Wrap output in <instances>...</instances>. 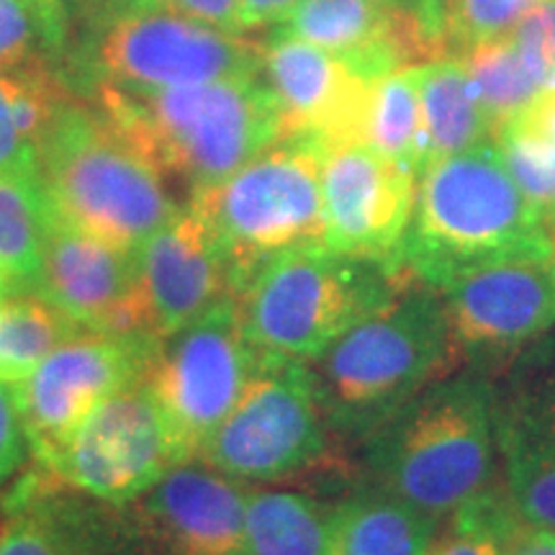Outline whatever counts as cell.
<instances>
[{"label":"cell","instance_id":"17","mask_svg":"<svg viewBox=\"0 0 555 555\" xmlns=\"http://www.w3.org/2000/svg\"><path fill=\"white\" fill-rule=\"evenodd\" d=\"M144 314L155 339L170 337L227 298L237 296L229 255L191 206L178 208L134 247Z\"/></svg>","mask_w":555,"mask_h":555},{"label":"cell","instance_id":"22","mask_svg":"<svg viewBox=\"0 0 555 555\" xmlns=\"http://www.w3.org/2000/svg\"><path fill=\"white\" fill-rule=\"evenodd\" d=\"M437 519L384 489L335 504L327 555H427Z\"/></svg>","mask_w":555,"mask_h":555},{"label":"cell","instance_id":"35","mask_svg":"<svg viewBox=\"0 0 555 555\" xmlns=\"http://www.w3.org/2000/svg\"><path fill=\"white\" fill-rule=\"evenodd\" d=\"M427 555H504L502 545L483 532L470 530V527L455 525L453 532L433 540Z\"/></svg>","mask_w":555,"mask_h":555},{"label":"cell","instance_id":"6","mask_svg":"<svg viewBox=\"0 0 555 555\" xmlns=\"http://www.w3.org/2000/svg\"><path fill=\"white\" fill-rule=\"evenodd\" d=\"M378 489L442 519L491 489L494 397L478 380L433 384L371 429Z\"/></svg>","mask_w":555,"mask_h":555},{"label":"cell","instance_id":"14","mask_svg":"<svg viewBox=\"0 0 555 555\" xmlns=\"http://www.w3.org/2000/svg\"><path fill=\"white\" fill-rule=\"evenodd\" d=\"M249 494L247 483L198 457L178 463L147 494L124 506L131 555H247Z\"/></svg>","mask_w":555,"mask_h":555},{"label":"cell","instance_id":"21","mask_svg":"<svg viewBox=\"0 0 555 555\" xmlns=\"http://www.w3.org/2000/svg\"><path fill=\"white\" fill-rule=\"evenodd\" d=\"M414 75L425 119L427 165L483 142H494V121L478 99L461 60L448 54L427 65H416Z\"/></svg>","mask_w":555,"mask_h":555},{"label":"cell","instance_id":"42","mask_svg":"<svg viewBox=\"0 0 555 555\" xmlns=\"http://www.w3.org/2000/svg\"><path fill=\"white\" fill-rule=\"evenodd\" d=\"M0 75H3V73H0Z\"/></svg>","mask_w":555,"mask_h":555},{"label":"cell","instance_id":"15","mask_svg":"<svg viewBox=\"0 0 555 555\" xmlns=\"http://www.w3.org/2000/svg\"><path fill=\"white\" fill-rule=\"evenodd\" d=\"M29 294L44 298L80 332L152 337L139 294L134 249L82 232L54 208L44 258Z\"/></svg>","mask_w":555,"mask_h":555},{"label":"cell","instance_id":"16","mask_svg":"<svg viewBox=\"0 0 555 555\" xmlns=\"http://www.w3.org/2000/svg\"><path fill=\"white\" fill-rule=\"evenodd\" d=\"M457 347L517 350L555 324L553 255L483 262L435 288Z\"/></svg>","mask_w":555,"mask_h":555},{"label":"cell","instance_id":"13","mask_svg":"<svg viewBox=\"0 0 555 555\" xmlns=\"http://www.w3.org/2000/svg\"><path fill=\"white\" fill-rule=\"evenodd\" d=\"M416 183L414 172L363 142L327 147L322 155V245L404 270L399 249L412 224Z\"/></svg>","mask_w":555,"mask_h":555},{"label":"cell","instance_id":"34","mask_svg":"<svg viewBox=\"0 0 555 555\" xmlns=\"http://www.w3.org/2000/svg\"><path fill=\"white\" fill-rule=\"evenodd\" d=\"M168 3L183 11L185 16L196 18L206 26H214L219 31L240 34V37L249 34L240 0H168Z\"/></svg>","mask_w":555,"mask_h":555},{"label":"cell","instance_id":"33","mask_svg":"<svg viewBox=\"0 0 555 555\" xmlns=\"http://www.w3.org/2000/svg\"><path fill=\"white\" fill-rule=\"evenodd\" d=\"M31 448L13 384L0 380V489L29 461Z\"/></svg>","mask_w":555,"mask_h":555},{"label":"cell","instance_id":"9","mask_svg":"<svg viewBox=\"0 0 555 555\" xmlns=\"http://www.w3.org/2000/svg\"><path fill=\"white\" fill-rule=\"evenodd\" d=\"M330 448V416L307 363L262 360L198 461L240 483L311 470Z\"/></svg>","mask_w":555,"mask_h":555},{"label":"cell","instance_id":"4","mask_svg":"<svg viewBox=\"0 0 555 555\" xmlns=\"http://www.w3.org/2000/svg\"><path fill=\"white\" fill-rule=\"evenodd\" d=\"M442 298L414 281L347 327L311 360L330 425L373 429L453 367Z\"/></svg>","mask_w":555,"mask_h":555},{"label":"cell","instance_id":"12","mask_svg":"<svg viewBox=\"0 0 555 555\" xmlns=\"http://www.w3.org/2000/svg\"><path fill=\"white\" fill-rule=\"evenodd\" d=\"M157 345L147 335L78 332L13 384L37 466H50L95 406L147 376Z\"/></svg>","mask_w":555,"mask_h":555},{"label":"cell","instance_id":"11","mask_svg":"<svg viewBox=\"0 0 555 555\" xmlns=\"http://www.w3.org/2000/svg\"><path fill=\"white\" fill-rule=\"evenodd\" d=\"M178 463L185 457L144 376L95 406L44 470L82 496L129 506Z\"/></svg>","mask_w":555,"mask_h":555},{"label":"cell","instance_id":"25","mask_svg":"<svg viewBox=\"0 0 555 555\" xmlns=\"http://www.w3.org/2000/svg\"><path fill=\"white\" fill-rule=\"evenodd\" d=\"M363 144L380 152L404 170L414 172L416 178L425 172L427 134L414 67L397 69V73L373 82Z\"/></svg>","mask_w":555,"mask_h":555},{"label":"cell","instance_id":"41","mask_svg":"<svg viewBox=\"0 0 555 555\" xmlns=\"http://www.w3.org/2000/svg\"><path fill=\"white\" fill-rule=\"evenodd\" d=\"M384 3H404V0H384Z\"/></svg>","mask_w":555,"mask_h":555},{"label":"cell","instance_id":"3","mask_svg":"<svg viewBox=\"0 0 555 555\" xmlns=\"http://www.w3.org/2000/svg\"><path fill=\"white\" fill-rule=\"evenodd\" d=\"M88 101L189 193L229 178L283 139L262 75L159 90L103 88Z\"/></svg>","mask_w":555,"mask_h":555},{"label":"cell","instance_id":"30","mask_svg":"<svg viewBox=\"0 0 555 555\" xmlns=\"http://www.w3.org/2000/svg\"><path fill=\"white\" fill-rule=\"evenodd\" d=\"M538 0H437L448 54H463L481 41L509 37Z\"/></svg>","mask_w":555,"mask_h":555},{"label":"cell","instance_id":"23","mask_svg":"<svg viewBox=\"0 0 555 555\" xmlns=\"http://www.w3.org/2000/svg\"><path fill=\"white\" fill-rule=\"evenodd\" d=\"M335 504L301 491H253L245 509L247 555H327Z\"/></svg>","mask_w":555,"mask_h":555},{"label":"cell","instance_id":"10","mask_svg":"<svg viewBox=\"0 0 555 555\" xmlns=\"http://www.w3.org/2000/svg\"><path fill=\"white\" fill-rule=\"evenodd\" d=\"M260 363L242 330L237 298H227L183 330L159 339L147 380L185 461L198 457Z\"/></svg>","mask_w":555,"mask_h":555},{"label":"cell","instance_id":"20","mask_svg":"<svg viewBox=\"0 0 555 555\" xmlns=\"http://www.w3.org/2000/svg\"><path fill=\"white\" fill-rule=\"evenodd\" d=\"M504 491L527 525L555 532V386L525 391L496 409Z\"/></svg>","mask_w":555,"mask_h":555},{"label":"cell","instance_id":"37","mask_svg":"<svg viewBox=\"0 0 555 555\" xmlns=\"http://www.w3.org/2000/svg\"><path fill=\"white\" fill-rule=\"evenodd\" d=\"M242 13L249 31L266 29V26H278L283 18L294 11L298 0H240Z\"/></svg>","mask_w":555,"mask_h":555},{"label":"cell","instance_id":"8","mask_svg":"<svg viewBox=\"0 0 555 555\" xmlns=\"http://www.w3.org/2000/svg\"><path fill=\"white\" fill-rule=\"evenodd\" d=\"M322 155L311 139L283 137L229 178L191 193L189 206L229 255L237 291L270 255L322 242Z\"/></svg>","mask_w":555,"mask_h":555},{"label":"cell","instance_id":"19","mask_svg":"<svg viewBox=\"0 0 555 555\" xmlns=\"http://www.w3.org/2000/svg\"><path fill=\"white\" fill-rule=\"evenodd\" d=\"M0 555H131L127 515L37 466L3 496Z\"/></svg>","mask_w":555,"mask_h":555},{"label":"cell","instance_id":"5","mask_svg":"<svg viewBox=\"0 0 555 555\" xmlns=\"http://www.w3.org/2000/svg\"><path fill=\"white\" fill-rule=\"evenodd\" d=\"M39 180L62 219L116 247L134 249L180 208L155 163L78 95L41 139Z\"/></svg>","mask_w":555,"mask_h":555},{"label":"cell","instance_id":"39","mask_svg":"<svg viewBox=\"0 0 555 555\" xmlns=\"http://www.w3.org/2000/svg\"><path fill=\"white\" fill-rule=\"evenodd\" d=\"M3 296H9V286H5L3 278H0V298H3Z\"/></svg>","mask_w":555,"mask_h":555},{"label":"cell","instance_id":"18","mask_svg":"<svg viewBox=\"0 0 555 555\" xmlns=\"http://www.w3.org/2000/svg\"><path fill=\"white\" fill-rule=\"evenodd\" d=\"M262 78L281 111L283 137L311 139L322 150L363 142L373 82L345 60L278 29L266 41Z\"/></svg>","mask_w":555,"mask_h":555},{"label":"cell","instance_id":"7","mask_svg":"<svg viewBox=\"0 0 555 555\" xmlns=\"http://www.w3.org/2000/svg\"><path fill=\"white\" fill-rule=\"evenodd\" d=\"M406 283H414L406 270L311 242L262 260L234 298L242 330L260 360L311 363L356 319Z\"/></svg>","mask_w":555,"mask_h":555},{"label":"cell","instance_id":"28","mask_svg":"<svg viewBox=\"0 0 555 555\" xmlns=\"http://www.w3.org/2000/svg\"><path fill=\"white\" fill-rule=\"evenodd\" d=\"M69 11L60 0H0V73L60 67L69 41Z\"/></svg>","mask_w":555,"mask_h":555},{"label":"cell","instance_id":"2","mask_svg":"<svg viewBox=\"0 0 555 555\" xmlns=\"http://www.w3.org/2000/svg\"><path fill=\"white\" fill-rule=\"evenodd\" d=\"M522 255H551V240L496 142L427 165L399 249V266L414 281L437 288L466 268Z\"/></svg>","mask_w":555,"mask_h":555},{"label":"cell","instance_id":"38","mask_svg":"<svg viewBox=\"0 0 555 555\" xmlns=\"http://www.w3.org/2000/svg\"><path fill=\"white\" fill-rule=\"evenodd\" d=\"M547 240H551V255H553V262H555V221H553V224H547Z\"/></svg>","mask_w":555,"mask_h":555},{"label":"cell","instance_id":"32","mask_svg":"<svg viewBox=\"0 0 555 555\" xmlns=\"http://www.w3.org/2000/svg\"><path fill=\"white\" fill-rule=\"evenodd\" d=\"M5 170L39 172V144L18 121L11 103L9 73L0 75V172Z\"/></svg>","mask_w":555,"mask_h":555},{"label":"cell","instance_id":"29","mask_svg":"<svg viewBox=\"0 0 555 555\" xmlns=\"http://www.w3.org/2000/svg\"><path fill=\"white\" fill-rule=\"evenodd\" d=\"M506 168L547 224L555 221V142L517 121H506L494 137Z\"/></svg>","mask_w":555,"mask_h":555},{"label":"cell","instance_id":"27","mask_svg":"<svg viewBox=\"0 0 555 555\" xmlns=\"http://www.w3.org/2000/svg\"><path fill=\"white\" fill-rule=\"evenodd\" d=\"M457 60L468 69L470 82L489 111L494 129L525 111L545 90L512 34L494 41H481L457 54Z\"/></svg>","mask_w":555,"mask_h":555},{"label":"cell","instance_id":"1","mask_svg":"<svg viewBox=\"0 0 555 555\" xmlns=\"http://www.w3.org/2000/svg\"><path fill=\"white\" fill-rule=\"evenodd\" d=\"M260 41L185 16L168 0H75L57 73L69 93L159 90L262 75Z\"/></svg>","mask_w":555,"mask_h":555},{"label":"cell","instance_id":"24","mask_svg":"<svg viewBox=\"0 0 555 555\" xmlns=\"http://www.w3.org/2000/svg\"><path fill=\"white\" fill-rule=\"evenodd\" d=\"M52 204L39 172H0V278L9 294H29L41 268Z\"/></svg>","mask_w":555,"mask_h":555},{"label":"cell","instance_id":"36","mask_svg":"<svg viewBox=\"0 0 555 555\" xmlns=\"http://www.w3.org/2000/svg\"><path fill=\"white\" fill-rule=\"evenodd\" d=\"M504 555H555V532L522 522L502 543Z\"/></svg>","mask_w":555,"mask_h":555},{"label":"cell","instance_id":"40","mask_svg":"<svg viewBox=\"0 0 555 555\" xmlns=\"http://www.w3.org/2000/svg\"><path fill=\"white\" fill-rule=\"evenodd\" d=\"M60 3H67L69 9H73V3H75V0H60Z\"/></svg>","mask_w":555,"mask_h":555},{"label":"cell","instance_id":"26","mask_svg":"<svg viewBox=\"0 0 555 555\" xmlns=\"http://www.w3.org/2000/svg\"><path fill=\"white\" fill-rule=\"evenodd\" d=\"M57 309L37 294L0 298V380L21 384L54 347L78 335Z\"/></svg>","mask_w":555,"mask_h":555},{"label":"cell","instance_id":"31","mask_svg":"<svg viewBox=\"0 0 555 555\" xmlns=\"http://www.w3.org/2000/svg\"><path fill=\"white\" fill-rule=\"evenodd\" d=\"M512 39L543 88H555V0H538L512 31Z\"/></svg>","mask_w":555,"mask_h":555}]
</instances>
